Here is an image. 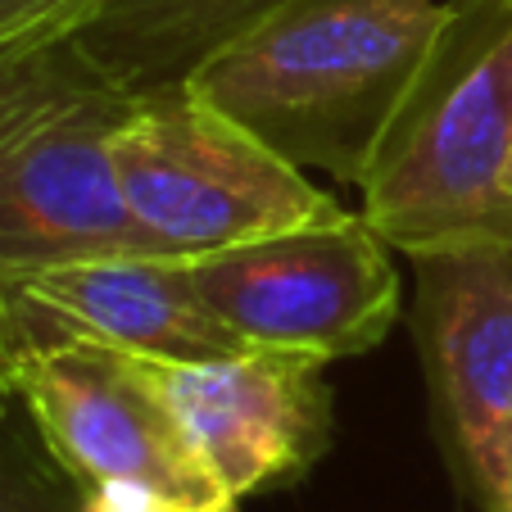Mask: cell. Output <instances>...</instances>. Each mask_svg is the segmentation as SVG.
I'll list each match as a JSON object with an SVG mask.
<instances>
[{"label":"cell","mask_w":512,"mask_h":512,"mask_svg":"<svg viewBox=\"0 0 512 512\" xmlns=\"http://www.w3.org/2000/svg\"><path fill=\"white\" fill-rule=\"evenodd\" d=\"M132 109L73 32L0 50V272L155 254L114 164Z\"/></svg>","instance_id":"2"},{"label":"cell","mask_w":512,"mask_h":512,"mask_svg":"<svg viewBox=\"0 0 512 512\" xmlns=\"http://www.w3.org/2000/svg\"><path fill=\"white\" fill-rule=\"evenodd\" d=\"M87 10L91 0H0V50L59 37Z\"/></svg>","instance_id":"12"},{"label":"cell","mask_w":512,"mask_h":512,"mask_svg":"<svg viewBox=\"0 0 512 512\" xmlns=\"http://www.w3.org/2000/svg\"><path fill=\"white\" fill-rule=\"evenodd\" d=\"M508 191H512V164H508Z\"/></svg>","instance_id":"14"},{"label":"cell","mask_w":512,"mask_h":512,"mask_svg":"<svg viewBox=\"0 0 512 512\" xmlns=\"http://www.w3.org/2000/svg\"><path fill=\"white\" fill-rule=\"evenodd\" d=\"M290 0H91L73 23L91 59L132 96L186 87Z\"/></svg>","instance_id":"10"},{"label":"cell","mask_w":512,"mask_h":512,"mask_svg":"<svg viewBox=\"0 0 512 512\" xmlns=\"http://www.w3.org/2000/svg\"><path fill=\"white\" fill-rule=\"evenodd\" d=\"M0 512H91L87 490L10 413L0 417Z\"/></svg>","instance_id":"11"},{"label":"cell","mask_w":512,"mask_h":512,"mask_svg":"<svg viewBox=\"0 0 512 512\" xmlns=\"http://www.w3.org/2000/svg\"><path fill=\"white\" fill-rule=\"evenodd\" d=\"M10 336H87L132 358L209 363L250 349L200 300L182 259L109 254L0 272Z\"/></svg>","instance_id":"9"},{"label":"cell","mask_w":512,"mask_h":512,"mask_svg":"<svg viewBox=\"0 0 512 512\" xmlns=\"http://www.w3.org/2000/svg\"><path fill=\"white\" fill-rule=\"evenodd\" d=\"M14 390H10V300H5V286H0V417L10 413Z\"/></svg>","instance_id":"13"},{"label":"cell","mask_w":512,"mask_h":512,"mask_svg":"<svg viewBox=\"0 0 512 512\" xmlns=\"http://www.w3.org/2000/svg\"><path fill=\"white\" fill-rule=\"evenodd\" d=\"M512 0H463L431 73L363 177V218L390 250L512 241Z\"/></svg>","instance_id":"3"},{"label":"cell","mask_w":512,"mask_h":512,"mask_svg":"<svg viewBox=\"0 0 512 512\" xmlns=\"http://www.w3.org/2000/svg\"><path fill=\"white\" fill-rule=\"evenodd\" d=\"M463 0H290L186 87L304 173L363 186Z\"/></svg>","instance_id":"1"},{"label":"cell","mask_w":512,"mask_h":512,"mask_svg":"<svg viewBox=\"0 0 512 512\" xmlns=\"http://www.w3.org/2000/svg\"><path fill=\"white\" fill-rule=\"evenodd\" d=\"M209 472L236 494L295 485L331 445V390L322 358L241 349L209 363L145 358Z\"/></svg>","instance_id":"8"},{"label":"cell","mask_w":512,"mask_h":512,"mask_svg":"<svg viewBox=\"0 0 512 512\" xmlns=\"http://www.w3.org/2000/svg\"><path fill=\"white\" fill-rule=\"evenodd\" d=\"M408 259L435 422L481 508L512 512V241H458Z\"/></svg>","instance_id":"7"},{"label":"cell","mask_w":512,"mask_h":512,"mask_svg":"<svg viewBox=\"0 0 512 512\" xmlns=\"http://www.w3.org/2000/svg\"><path fill=\"white\" fill-rule=\"evenodd\" d=\"M114 164L136 232L164 259H204L345 218L336 195L191 87L136 96Z\"/></svg>","instance_id":"5"},{"label":"cell","mask_w":512,"mask_h":512,"mask_svg":"<svg viewBox=\"0 0 512 512\" xmlns=\"http://www.w3.org/2000/svg\"><path fill=\"white\" fill-rule=\"evenodd\" d=\"M10 390L91 512H241L145 358L87 336H10Z\"/></svg>","instance_id":"4"},{"label":"cell","mask_w":512,"mask_h":512,"mask_svg":"<svg viewBox=\"0 0 512 512\" xmlns=\"http://www.w3.org/2000/svg\"><path fill=\"white\" fill-rule=\"evenodd\" d=\"M186 272L200 300L254 349L331 363L377 349L399 318L390 245L363 213L186 259Z\"/></svg>","instance_id":"6"}]
</instances>
